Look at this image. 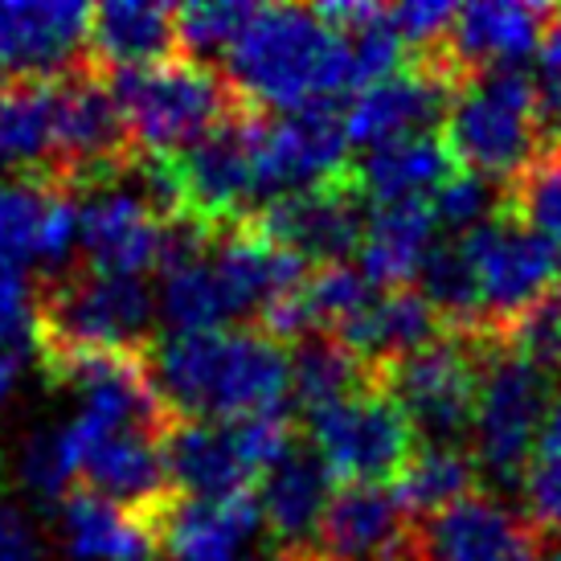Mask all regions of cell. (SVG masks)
Here are the masks:
<instances>
[{
    "label": "cell",
    "instance_id": "277c9868",
    "mask_svg": "<svg viewBox=\"0 0 561 561\" xmlns=\"http://www.w3.org/2000/svg\"><path fill=\"white\" fill-rule=\"evenodd\" d=\"M107 82L136 148L160 157L202 144L247 107L226 79V70H214L209 62L185 54L140 70H115Z\"/></svg>",
    "mask_w": 561,
    "mask_h": 561
},
{
    "label": "cell",
    "instance_id": "7a4b0ae2",
    "mask_svg": "<svg viewBox=\"0 0 561 561\" xmlns=\"http://www.w3.org/2000/svg\"><path fill=\"white\" fill-rule=\"evenodd\" d=\"M226 79L250 111H304L357 94L348 37L316 9L266 4L254 9L247 30L226 54Z\"/></svg>",
    "mask_w": 561,
    "mask_h": 561
},
{
    "label": "cell",
    "instance_id": "60d3db41",
    "mask_svg": "<svg viewBox=\"0 0 561 561\" xmlns=\"http://www.w3.org/2000/svg\"><path fill=\"white\" fill-rule=\"evenodd\" d=\"M16 374H21V357L0 348V405L9 402V393H13V386H16Z\"/></svg>",
    "mask_w": 561,
    "mask_h": 561
},
{
    "label": "cell",
    "instance_id": "8d00e7d4",
    "mask_svg": "<svg viewBox=\"0 0 561 561\" xmlns=\"http://www.w3.org/2000/svg\"><path fill=\"white\" fill-rule=\"evenodd\" d=\"M520 504L537 529H561V451H537L520 476Z\"/></svg>",
    "mask_w": 561,
    "mask_h": 561
},
{
    "label": "cell",
    "instance_id": "4fadbf2b",
    "mask_svg": "<svg viewBox=\"0 0 561 561\" xmlns=\"http://www.w3.org/2000/svg\"><path fill=\"white\" fill-rule=\"evenodd\" d=\"M455 87H459V75L438 54H426L419 62L402 66L398 75L348 99V107H344L348 144L374 152L381 144L431 136L435 124L447 119Z\"/></svg>",
    "mask_w": 561,
    "mask_h": 561
},
{
    "label": "cell",
    "instance_id": "d6986e66",
    "mask_svg": "<svg viewBox=\"0 0 561 561\" xmlns=\"http://www.w3.org/2000/svg\"><path fill=\"white\" fill-rule=\"evenodd\" d=\"M164 459H169L176 492L193 500L242 496V492H254V480L263 483L238 422L176 419L164 435Z\"/></svg>",
    "mask_w": 561,
    "mask_h": 561
},
{
    "label": "cell",
    "instance_id": "44dd1931",
    "mask_svg": "<svg viewBox=\"0 0 561 561\" xmlns=\"http://www.w3.org/2000/svg\"><path fill=\"white\" fill-rule=\"evenodd\" d=\"M443 332H447V324L419 296V287H386V291H374L369 304L348 324L336 328L332 336L344 348H353L369 365V374L377 377L381 369H390L393 360L435 344Z\"/></svg>",
    "mask_w": 561,
    "mask_h": 561
},
{
    "label": "cell",
    "instance_id": "d6a6232c",
    "mask_svg": "<svg viewBox=\"0 0 561 561\" xmlns=\"http://www.w3.org/2000/svg\"><path fill=\"white\" fill-rule=\"evenodd\" d=\"M500 341L520 357H529L533 365H541L549 377L561 374V283L546 299H537L525 316H516L500 332Z\"/></svg>",
    "mask_w": 561,
    "mask_h": 561
},
{
    "label": "cell",
    "instance_id": "7c38bea8",
    "mask_svg": "<svg viewBox=\"0 0 561 561\" xmlns=\"http://www.w3.org/2000/svg\"><path fill=\"white\" fill-rule=\"evenodd\" d=\"M172 226L176 221L164 218L127 172L124 181L87 197L79 209V247L91 271L140 279L144 271L169 263Z\"/></svg>",
    "mask_w": 561,
    "mask_h": 561
},
{
    "label": "cell",
    "instance_id": "4dcf8cb0",
    "mask_svg": "<svg viewBox=\"0 0 561 561\" xmlns=\"http://www.w3.org/2000/svg\"><path fill=\"white\" fill-rule=\"evenodd\" d=\"M49 188L54 185L42 176H16L13 185H0V271H21L37 259Z\"/></svg>",
    "mask_w": 561,
    "mask_h": 561
},
{
    "label": "cell",
    "instance_id": "e0dca14e",
    "mask_svg": "<svg viewBox=\"0 0 561 561\" xmlns=\"http://www.w3.org/2000/svg\"><path fill=\"white\" fill-rule=\"evenodd\" d=\"M426 561H541V529L500 496L471 492L422 525Z\"/></svg>",
    "mask_w": 561,
    "mask_h": 561
},
{
    "label": "cell",
    "instance_id": "ac0fdd59",
    "mask_svg": "<svg viewBox=\"0 0 561 561\" xmlns=\"http://www.w3.org/2000/svg\"><path fill=\"white\" fill-rule=\"evenodd\" d=\"M549 16H553L549 4H513V0L463 4L438 58L459 75V82L483 70H516V62L541 49Z\"/></svg>",
    "mask_w": 561,
    "mask_h": 561
},
{
    "label": "cell",
    "instance_id": "5bb4252c",
    "mask_svg": "<svg viewBox=\"0 0 561 561\" xmlns=\"http://www.w3.org/2000/svg\"><path fill=\"white\" fill-rule=\"evenodd\" d=\"M320 561H426V537L390 483H344L332 492L320 533Z\"/></svg>",
    "mask_w": 561,
    "mask_h": 561
},
{
    "label": "cell",
    "instance_id": "ba28073f",
    "mask_svg": "<svg viewBox=\"0 0 561 561\" xmlns=\"http://www.w3.org/2000/svg\"><path fill=\"white\" fill-rule=\"evenodd\" d=\"M308 438L312 451L324 459V468L344 483L398 480L419 451L414 426L377 381L324 410H312Z\"/></svg>",
    "mask_w": 561,
    "mask_h": 561
},
{
    "label": "cell",
    "instance_id": "9a60e30c",
    "mask_svg": "<svg viewBox=\"0 0 561 561\" xmlns=\"http://www.w3.org/2000/svg\"><path fill=\"white\" fill-rule=\"evenodd\" d=\"M360 197L365 193H360L353 172H348L341 181L275 197L250 221L275 247L291 250L308 266H336L348 254H357L360 238H365V221L369 218L360 214Z\"/></svg>",
    "mask_w": 561,
    "mask_h": 561
},
{
    "label": "cell",
    "instance_id": "52a82bcc",
    "mask_svg": "<svg viewBox=\"0 0 561 561\" xmlns=\"http://www.w3.org/2000/svg\"><path fill=\"white\" fill-rule=\"evenodd\" d=\"M553 398H558L553 377L500 341L483 369L476 422H471L476 468L496 483H520L525 468L533 463V447L541 451Z\"/></svg>",
    "mask_w": 561,
    "mask_h": 561
},
{
    "label": "cell",
    "instance_id": "1f68e13d",
    "mask_svg": "<svg viewBox=\"0 0 561 561\" xmlns=\"http://www.w3.org/2000/svg\"><path fill=\"white\" fill-rule=\"evenodd\" d=\"M254 16V4H238V0H202V4H181L176 9V37H181V54L205 62V54H218L234 46L247 21Z\"/></svg>",
    "mask_w": 561,
    "mask_h": 561
},
{
    "label": "cell",
    "instance_id": "836d02e7",
    "mask_svg": "<svg viewBox=\"0 0 561 561\" xmlns=\"http://www.w3.org/2000/svg\"><path fill=\"white\" fill-rule=\"evenodd\" d=\"M500 193L488 176H476V172H455L447 185L431 197V209H435L438 226H447L455 234H471L476 226H483L488 218H496Z\"/></svg>",
    "mask_w": 561,
    "mask_h": 561
},
{
    "label": "cell",
    "instance_id": "8992f818",
    "mask_svg": "<svg viewBox=\"0 0 561 561\" xmlns=\"http://www.w3.org/2000/svg\"><path fill=\"white\" fill-rule=\"evenodd\" d=\"M496 344L500 332L488 328H447L435 344L393 360L374 381L398 402L422 443H459L471 435L483 369Z\"/></svg>",
    "mask_w": 561,
    "mask_h": 561
},
{
    "label": "cell",
    "instance_id": "cb8c5ba5",
    "mask_svg": "<svg viewBox=\"0 0 561 561\" xmlns=\"http://www.w3.org/2000/svg\"><path fill=\"white\" fill-rule=\"evenodd\" d=\"M438 247V218L431 202L377 205L360 238V271L374 287H410Z\"/></svg>",
    "mask_w": 561,
    "mask_h": 561
},
{
    "label": "cell",
    "instance_id": "9c48e42d",
    "mask_svg": "<svg viewBox=\"0 0 561 561\" xmlns=\"http://www.w3.org/2000/svg\"><path fill=\"white\" fill-rule=\"evenodd\" d=\"M480 287L483 324L504 332L561 283V247L516 221L508 209L459 238Z\"/></svg>",
    "mask_w": 561,
    "mask_h": 561
},
{
    "label": "cell",
    "instance_id": "e575fe53",
    "mask_svg": "<svg viewBox=\"0 0 561 561\" xmlns=\"http://www.w3.org/2000/svg\"><path fill=\"white\" fill-rule=\"evenodd\" d=\"M21 483L37 500H46V504H62L70 496V483L79 480H75L70 455H66L62 426L58 431H42V435H33L25 443V451H21Z\"/></svg>",
    "mask_w": 561,
    "mask_h": 561
},
{
    "label": "cell",
    "instance_id": "4316f807",
    "mask_svg": "<svg viewBox=\"0 0 561 561\" xmlns=\"http://www.w3.org/2000/svg\"><path fill=\"white\" fill-rule=\"evenodd\" d=\"M476 476H480V468H476L471 451H463L459 443H422L393 488H398V496L410 513L431 520L443 508L471 496Z\"/></svg>",
    "mask_w": 561,
    "mask_h": 561
},
{
    "label": "cell",
    "instance_id": "30bf717a",
    "mask_svg": "<svg viewBox=\"0 0 561 561\" xmlns=\"http://www.w3.org/2000/svg\"><path fill=\"white\" fill-rule=\"evenodd\" d=\"M254 115L259 111L242 107L214 136L169 157L181 197V221L230 230L259 214L254 202H263V188L254 169Z\"/></svg>",
    "mask_w": 561,
    "mask_h": 561
},
{
    "label": "cell",
    "instance_id": "ab89813d",
    "mask_svg": "<svg viewBox=\"0 0 561 561\" xmlns=\"http://www.w3.org/2000/svg\"><path fill=\"white\" fill-rule=\"evenodd\" d=\"M0 561H46L33 520L9 500H0Z\"/></svg>",
    "mask_w": 561,
    "mask_h": 561
},
{
    "label": "cell",
    "instance_id": "f1b7e54d",
    "mask_svg": "<svg viewBox=\"0 0 561 561\" xmlns=\"http://www.w3.org/2000/svg\"><path fill=\"white\" fill-rule=\"evenodd\" d=\"M419 296L438 312V320L447 328H488L483 324V308H480V287H476V271L468 263V250L459 238L451 242H438L431 250V259L422 263L419 279ZM492 332V328H488Z\"/></svg>",
    "mask_w": 561,
    "mask_h": 561
},
{
    "label": "cell",
    "instance_id": "83f0119b",
    "mask_svg": "<svg viewBox=\"0 0 561 561\" xmlns=\"http://www.w3.org/2000/svg\"><path fill=\"white\" fill-rule=\"evenodd\" d=\"M365 386H374L369 365L353 348H344L332 332L296 344V353H291V393L308 414L341 402V398L365 390Z\"/></svg>",
    "mask_w": 561,
    "mask_h": 561
},
{
    "label": "cell",
    "instance_id": "5b68a950",
    "mask_svg": "<svg viewBox=\"0 0 561 561\" xmlns=\"http://www.w3.org/2000/svg\"><path fill=\"white\" fill-rule=\"evenodd\" d=\"M152 296L144 279L70 271L37 296V357H79V353H127L144 357L152 348Z\"/></svg>",
    "mask_w": 561,
    "mask_h": 561
},
{
    "label": "cell",
    "instance_id": "d4e9b609",
    "mask_svg": "<svg viewBox=\"0 0 561 561\" xmlns=\"http://www.w3.org/2000/svg\"><path fill=\"white\" fill-rule=\"evenodd\" d=\"M455 176V160L447 144L431 136H410V140L381 144L365 152L360 164H353V181L365 197L377 205L393 202H431L438 188Z\"/></svg>",
    "mask_w": 561,
    "mask_h": 561
},
{
    "label": "cell",
    "instance_id": "ffe728a7",
    "mask_svg": "<svg viewBox=\"0 0 561 561\" xmlns=\"http://www.w3.org/2000/svg\"><path fill=\"white\" fill-rule=\"evenodd\" d=\"M259 529H266L259 492L226 500L176 496V504L152 525V541L172 561H242Z\"/></svg>",
    "mask_w": 561,
    "mask_h": 561
},
{
    "label": "cell",
    "instance_id": "8fae6325",
    "mask_svg": "<svg viewBox=\"0 0 561 561\" xmlns=\"http://www.w3.org/2000/svg\"><path fill=\"white\" fill-rule=\"evenodd\" d=\"M348 131H344V111L332 103L287 115H254V169L263 202L304 193V188L341 181L353 172L348 164Z\"/></svg>",
    "mask_w": 561,
    "mask_h": 561
},
{
    "label": "cell",
    "instance_id": "d590c367",
    "mask_svg": "<svg viewBox=\"0 0 561 561\" xmlns=\"http://www.w3.org/2000/svg\"><path fill=\"white\" fill-rule=\"evenodd\" d=\"M0 348L37 353V291L21 271H0Z\"/></svg>",
    "mask_w": 561,
    "mask_h": 561
},
{
    "label": "cell",
    "instance_id": "2e32d148",
    "mask_svg": "<svg viewBox=\"0 0 561 561\" xmlns=\"http://www.w3.org/2000/svg\"><path fill=\"white\" fill-rule=\"evenodd\" d=\"M91 9L79 0L0 4V79H62L87 66Z\"/></svg>",
    "mask_w": 561,
    "mask_h": 561
},
{
    "label": "cell",
    "instance_id": "7bdbcfd3",
    "mask_svg": "<svg viewBox=\"0 0 561 561\" xmlns=\"http://www.w3.org/2000/svg\"><path fill=\"white\" fill-rule=\"evenodd\" d=\"M271 561H320V553H316V549H283V553H275Z\"/></svg>",
    "mask_w": 561,
    "mask_h": 561
},
{
    "label": "cell",
    "instance_id": "f546056e",
    "mask_svg": "<svg viewBox=\"0 0 561 561\" xmlns=\"http://www.w3.org/2000/svg\"><path fill=\"white\" fill-rule=\"evenodd\" d=\"M504 209L529 230L561 247V144H549L516 181H508Z\"/></svg>",
    "mask_w": 561,
    "mask_h": 561
},
{
    "label": "cell",
    "instance_id": "74e56055",
    "mask_svg": "<svg viewBox=\"0 0 561 561\" xmlns=\"http://www.w3.org/2000/svg\"><path fill=\"white\" fill-rule=\"evenodd\" d=\"M390 16H393V25H398V33H402L405 49H414L419 58H426V54H438V49H443L459 9L447 4V0H410V4L390 9Z\"/></svg>",
    "mask_w": 561,
    "mask_h": 561
},
{
    "label": "cell",
    "instance_id": "3957f363",
    "mask_svg": "<svg viewBox=\"0 0 561 561\" xmlns=\"http://www.w3.org/2000/svg\"><path fill=\"white\" fill-rule=\"evenodd\" d=\"M549 115L537 79L516 70H483L455 87L443 144L463 172L516 181L549 144Z\"/></svg>",
    "mask_w": 561,
    "mask_h": 561
},
{
    "label": "cell",
    "instance_id": "f35d334b",
    "mask_svg": "<svg viewBox=\"0 0 561 561\" xmlns=\"http://www.w3.org/2000/svg\"><path fill=\"white\" fill-rule=\"evenodd\" d=\"M537 91H541V103H546L549 124L561 127V9H553L549 16V30L541 37V49H537Z\"/></svg>",
    "mask_w": 561,
    "mask_h": 561
},
{
    "label": "cell",
    "instance_id": "603a6c76",
    "mask_svg": "<svg viewBox=\"0 0 561 561\" xmlns=\"http://www.w3.org/2000/svg\"><path fill=\"white\" fill-rule=\"evenodd\" d=\"M259 504H263L266 533L283 549H312L320 520L332 504V471L312 447H296L263 476Z\"/></svg>",
    "mask_w": 561,
    "mask_h": 561
},
{
    "label": "cell",
    "instance_id": "7402d4cb",
    "mask_svg": "<svg viewBox=\"0 0 561 561\" xmlns=\"http://www.w3.org/2000/svg\"><path fill=\"white\" fill-rule=\"evenodd\" d=\"M87 58L103 75L181 58L176 9L148 4V0H107V4H99V9H91Z\"/></svg>",
    "mask_w": 561,
    "mask_h": 561
},
{
    "label": "cell",
    "instance_id": "6da1fadb",
    "mask_svg": "<svg viewBox=\"0 0 561 561\" xmlns=\"http://www.w3.org/2000/svg\"><path fill=\"white\" fill-rule=\"evenodd\" d=\"M148 374L172 419L242 422L283 414L291 353L263 328L169 332L148 348Z\"/></svg>",
    "mask_w": 561,
    "mask_h": 561
},
{
    "label": "cell",
    "instance_id": "b9f144b4",
    "mask_svg": "<svg viewBox=\"0 0 561 561\" xmlns=\"http://www.w3.org/2000/svg\"><path fill=\"white\" fill-rule=\"evenodd\" d=\"M541 451H561V393L553 398V410H549L546 435H541Z\"/></svg>",
    "mask_w": 561,
    "mask_h": 561
},
{
    "label": "cell",
    "instance_id": "484cf974",
    "mask_svg": "<svg viewBox=\"0 0 561 561\" xmlns=\"http://www.w3.org/2000/svg\"><path fill=\"white\" fill-rule=\"evenodd\" d=\"M58 513H62L66 553L75 561H144L148 549H157L152 529L144 520L87 488H75Z\"/></svg>",
    "mask_w": 561,
    "mask_h": 561
},
{
    "label": "cell",
    "instance_id": "ee69618b",
    "mask_svg": "<svg viewBox=\"0 0 561 561\" xmlns=\"http://www.w3.org/2000/svg\"><path fill=\"white\" fill-rule=\"evenodd\" d=\"M541 561H561V558H541Z\"/></svg>",
    "mask_w": 561,
    "mask_h": 561
}]
</instances>
